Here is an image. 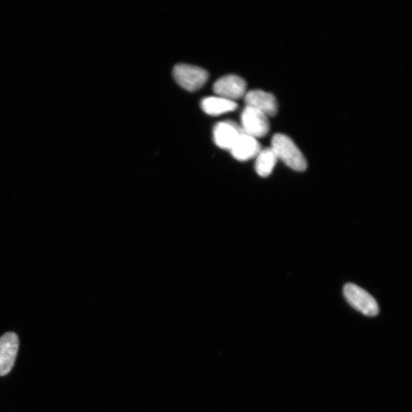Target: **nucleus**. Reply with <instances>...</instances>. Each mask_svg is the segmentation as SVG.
I'll return each mask as SVG.
<instances>
[{
	"label": "nucleus",
	"instance_id": "nucleus-1",
	"mask_svg": "<svg viewBox=\"0 0 412 412\" xmlns=\"http://www.w3.org/2000/svg\"><path fill=\"white\" fill-rule=\"evenodd\" d=\"M271 148L277 159L292 170L301 172L306 170V158L294 141L284 134H276L271 141Z\"/></svg>",
	"mask_w": 412,
	"mask_h": 412
},
{
	"label": "nucleus",
	"instance_id": "nucleus-2",
	"mask_svg": "<svg viewBox=\"0 0 412 412\" xmlns=\"http://www.w3.org/2000/svg\"><path fill=\"white\" fill-rule=\"evenodd\" d=\"M343 296L348 304L361 313L374 317L379 314L380 308L376 299L366 290L353 283L343 287Z\"/></svg>",
	"mask_w": 412,
	"mask_h": 412
},
{
	"label": "nucleus",
	"instance_id": "nucleus-3",
	"mask_svg": "<svg viewBox=\"0 0 412 412\" xmlns=\"http://www.w3.org/2000/svg\"><path fill=\"white\" fill-rule=\"evenodd\" d=\"M173 75L180 87L190 92L203 87L208 78V73L206 70L197 66L186 64L176 65Z\"/></svg>",
	"mask_w": 412,
	"mask_h": 412
},
{
	"label": "nucleus",
	"instance_id": "nucleus-4",
	"mask_svg": "<svg viewBox=\"0 0 412 412\" xmlns=\"http://www.w3.org/2000/svg\"><path fill=\"white\" fill-rule=\"evenodd\" d=\"M241 128L243 133L257 139L267 136L270 130V123L264 113L246 106L241 114Z\"/></svg>",
	"mask_w": 412,
	"mask_h": 412
},
{
	"label": "nucleus",
	"instance_id": "nucleus-5",
	"mask_svg": "<svg viewBox=\"0 0 412 412\" xmlns=\"http://www.w3.org/2000/svg\"><path fill=\"white\" fill-rule=\"evenodd\" d=\"M213 90L216 96L235 102V100L245 97L247 83L237 75H226L214 83Z\"/></svg>",
	"mask_w": 412,
	"mask_h": 412
},
{
	"label": "nucleus",
	"instance_id": "nucleus-6",
	"mask_svg": "<svg viewBox=\"0 0 412 412\" xmlns=\"http://www.w3.org/2000/svg\"><path fill=\"white\" fill-rule=\"evenodd\" d=\"M20 346L18 336L7 332L0 338V376L10 374L14 367Z\"/></svg>",
	"mask_w": 412,
	"mask_h": 412
},
{
	"label": "nucleus",
	"instance_id": "nucleus-7",
	"mask_svg": "<svg viewBox=\"0 0 412 412\" xmlns=\"http://www.w3.org/2000/svg\"><path fill=\"white\" fill-rule=\"evenodd\" d=\"M245 101L247 106L257 109L268 118L275 116L278 112V104L270 92L260 90H250L246 92Z\"/></svg>",
	"mask_w": 412,
	"mask_h": 412
},
{
	"label": "nucleus",
	"instance_id": "nucleus-8",
	"mask_svg": "<svg viewBox=\"0 0 412 412\" xmlns=\"http://www.w3.org/2000/svg\"><path fill=\"white\" fill-rule=\"evenodd\" d=\"M243 131L240 126L231 121L216 124L213 129L215 145L225 150H230Z\"/></svg>",
	"mask_w": 412,
	"mask_h": 412
},
{
	"label": "nucleus",
	"instance_id": "nucleus-9",
	"mask_svg": "<svg viewBox=\"0 0 412 412\" xmlns=\"http://www.w3.org/2000/svg\"><path fill=\"white\" fill-rule=\"evenodd\" d=\"M260 150L262 148L257 139L243 132L235 141L230 151L234 159L240 162H246L256 157Z\"/></svg>",
	"mask_w": 412,
	"mask_h": 412
},
{
	"label": "nucleus",
	"instance_id": "nucleus-10",
	"mask_svg": "<svg viewBox=\"0 0 412 412\" xmlns=\"http://www.w3.org/2000/svg\"><path fill=\"white\" fill-rule=\"evenodd\" d=\"M201 107L207 115L215 116L234 111L238 104L234 101L216 96L201 100Z\"/></svg>",
	"mask_w": 412,
	"mask_h": 412
},
{
	"label": "nucleus",
	"instance_id": "nucleus-11",
	"mask_svg": "<svg viewBox=\"0 0 412 412\" xmlns=\"http://www.w3.org/2000/svg\"><path fill=\"white\" fill-rule=\"evenodd\" d=\"M277 159L271 148L260 150L256 157L255 171L262 178L270 176L276 164Z\"/></svg>",
	"mask_w": 412,
	"mask_h": 412
}]
</instances>
